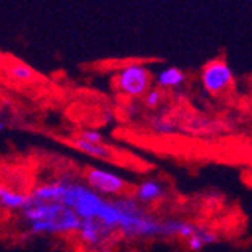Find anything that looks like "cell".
<instances>
[{"mask_svg": "<svg viewBox=\"0 0 252 252\" xmlns=\"http://www.w3.org/2000/svg\"><path fill=\"white\" fill-rule=\"evenodd\" d=\"M63 204L73 209L80 219H97L112 231H120L124 212L120 199L110 201L89 186L77 181H66Z\"/></svg>", "mask_w": 252, "mask_h": 252, "instance_id": "1", "label": "cell"}, {"mask_svg": "<svg viewBox=\"0 0 252 252\" xmlns=\"http://www.w3.org/2000/svg\"><path fill=\"white\" fill-rule=\"evenodd\" d=\"M23 220L33 234H70L79 233L80 216L63 202H41L32 198L21 210Z\"/></svg>", "mask_w": 252, "mask_h": 252, "instance_id": "2", "label": "cell"}, {"mask_svg": "<svg viewBox=\"0 0 252 252\" xmlns=\"http://www.w3.org/2000/svg\"><path fill=\"white\" fill-rule=\"evenodd\" d=\"M150 71L139 63H130L124 66L117 76V86L120 93L133 98L145 97L150 91Z\"/></svg>", "mask_w": 252, "mask_h": 252, "instance_id": "3", "label": "cell"}, {"mask_svg": "<svg viewBox=\"0 0 252 252\" xmlns=\"http://www.w3.org/2000/svg\"><path fill=\"white\" fill-rule=\"evenodd\" d=\"M85 180L91 189L103 196H117L127 190V181L121 175L107 169L89 168L85 172Z\"/></svg>", "mask_w": 252, "mask_h": 252, "instance_id": "4", "label": "cell"}, {"mask_svg": "<svg viewBox=\"0 0 252 252\" xmlns=\"http://www.w3.org/2000/svg\"><path fill=\"white\" fill-rule=\"evenodd\" d=\"M202 85L205 91L210 94H220L231 85L233 82V70L225 61H212L202 68L201 74Z\"/></svg>", "mask_w": 252, "mask_h": 252, "instance_id": "5", "label": "cell"}, {"mask_svg": "<svg viewBox=\"0 0 252 252\" xmlns=\"http://www.w3.org/2000/svg\"><path fill=\"white\" fill-rule=\"evenodd\" d=\"M113 233L115 231H112L110 228H107L97 219H82L79 237L85 245L97 248L100 245H104Z\"/></svg>", "mask_w": 252, "mask_h": 252, "instance_id": "6", "label": "cell"}, {"mask_svg": "<svg viewBox=\"0 0 252 252\" xmlns=\"http://www.w3.org/2000/svg\"><path fill=\"white\" fill-rule=\"evenodd\" d=\"M199 226L196 223L183 220V219H166L162 222V237H180L189 240L192 236L196 234Z\"/></svg>", "mask_w": 252, "mask_h": 252, "instance_id": "7", "label": "cell"}, {"mask_svg": "<svg viewBox=\"0 0 252 252\" xmlns=\"http://www.w3.org/2000/svg\"><path fill=\"white\" fill-rule=\"evenodd\" d=\"M166 195L165 186L156 178H148L142 181L134 190V199L139 204H150L154 201H158Z\"/></svg>", "mask_w": 252, "mask_h": 252, "instance_id": "8", "label": "cell"}, {"mask_svg": "<svg viewBox=\"0 0 252 252\" xmlns=\"http://www.w3.org/2000/svg\"><path fill=\"white\" fill-rule=\"evenodd\" d=\"M65 189L66 183L65 180H61L55 183H45V185L35 188L31 195L33 199L41 202H62L65 196Z\"/></svg>", "mask_w": 252, "mask_h": 252, "instance_id": "9", "label": "cell"}, {"mask_svg": "<svg viewBox=\"0 0 252 252\" xmlns=\"http://www.w3.org/2000/svg\"><path fill=\"white\" fill-rule=\"evenodd\" d=\"M71 144H73L79 151H82L83 154H88V156H91V157L103 158V160H110V158H113V151H112L107 145L85 141L83 137H80L79 134H77L76 137H73V139H71Z\"/></svg>", "mask_w": 252, "mask_h": 252, "instance_id": "10", "label": "cell"}, {"mask_svg": "<svg viewBox=\"0 0 252 252\" xmlns=\"http://www.w3.org/2000/svg\"><path fill=\"white\" fill-rule=\"evenodd\" d=\"M29 201H31V195L15 192V190L8 189L5 186L0 188V204H2L3 209L21 212L29 204Z\"/></svg>", "mask_w": 252, "mask_h": 252, "instance_id": "11", "label": "cell"}, {"mask_svg": "<svg viewBox=\"0 0 252 252\" xmlns=\"http://www.w3.org/2000/svg\"><path fill=\"white\" fill-rule=\"evenodd\" d=\"M156 82L162 88H178L186 82V74L177 66H168L158 71Z\"/></svg>", "mask_w": 252, "mask_h": 252, "instance_id": "12", "label": "cell"}, {"mask_svg": "<svg viewBox=\"0 0 252 252\" xmlns=\"http://www.w3.org/2000/svg\"><path fill=\"white\" fill-rule=\"evenodd\" d=\"M188 242V248L192 251V252H198L201 251L204 246L207 245H213L218 242V234L209 228H204V226H199V230L196 231L195 236H192Z\"/></svg>", "mask_w": 252, "mask_h": 252, "instance_id": "13", "label": "cell"}, {"mask_svg": "<svg viewBox=\"0 0 252 252\" xmlns=\"http://www.w3.org/2000/svg\"><path fill=\"white\" fill-rule=\"evenodd\" d=\"M8 73L17 79V80H21V82H25V80H31L33 77V70L26 65V63H21V62H15L12 63L9 68H8Z\"/></svg>", "mask_w": 252, "mask_h": 252, "instance_id": "14", "label": "cell"}, {"mask_svg": "<svg viewBox=\"0 0 252 252\" xmlns=\"http://www.w3.org/2000/svg\"><path fill=\"white\" fill-rule=\"evenodd\" d=\"M177 128L175 123L165 117H157L151 121V130L157 134H169L174 133Z\"/></svg>", "mask_w": 252, "mask_h": 252, "instance_id": "15", "label": "cell"}, {"mask_svg": "<svg viewBox=\"0 0 252 252\" xmlns=\"http://www.w3.org/2000/svg\"><path fill=\"white\" fill-rule=\"evenodd\" d=\"M162 100H163V97H162V93H160L158 89H150L144 97V103L148 109L158 107V104L162 103Z\"/></svg>", "mask_w": 252, "mask_h": 252, "instance_id": "16", "label": "cell"}, {"mask_svg": "<svg viewBox=\"0 0 252 252\" xmlns=\"http://www.w3.org/2000/svg\"><path fill=\"white\" fill-rule=\"evenodd\" d=\"M79 136L83 137L85 141H89V142L104 144V137H103V134H101L100 131H97V130H89V128H86V130H82V131L79 133Z\"/></svg>", "mask_w": 252, "mask_h": 252, "instance_id": "17", "label": "cell"}]
</instances>
